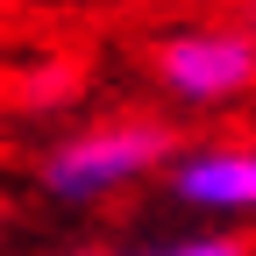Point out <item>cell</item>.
I'll return each instance as SVG.
<instances>
[{"label":"cell","mask_w":256,"mask_h":256,"mask_svg":"<svg viewBox=\"0 0 256 256\" xmlns=\"http://www.w3.org/2000/svg\"><path fill=\"white\" fill-rule=\"evenodd\" d=\"M171 164H178V128L156 114H121V121L64 136L36 164V185L64 206H86V200H107V192L150 178V171H171Z\"/></svg>","instance_id":"1"},{"label":"cell","mask_w":256,"mask_h":256,"mask_svg":"<svg viewBox=\"0 0 256 256\" xmlns=\"http://www.w3.org/2000/svg\"><path fill=\"white\" fill-rule=\"evenodd\" d=\"M150 78L192 107H228L242 92H256V28L249 22H200V28H171L150 50Z\"/></svg>","instance_id":"2"},{"label":"cell","mask_w":256,"mask_h":256,"mask_svg":"<svg viewBox=\"0 0 256 256\" xmlns=\"http://www.w3.org/2000/svg\"><path fill=\"white\" fill-rule=\"evenodd\" d=\"M171 200L206 214H256V142H206L171 164Z\"/></svg>","instance_id":"3"},{"label":"cell","mask_w":256,"mask_h":256,"mask_svg":"<svg viewBox=\"0 0 256 256\" xmlns=\"http://www.w3.org/2000/svg\"><path fill=\"white\" fill-rule=\"evenodd\" d=\"M142 256H256V235H185V242H164V249H142Z\"/></svg>","instance_id":"4"},{"label":"cell","mask_w":256,"mask_h":256,"mask_svg":"<svg viewBox=\"0 0 256 256\" xmlns=\"http://www.w3.org/2000/svg\"><path fill=\"white\" fill-rule=\"evenodd\" d=\"M249 28H256V0H249Z\"/></svg>","instance_id":"5"}]
</instances>
